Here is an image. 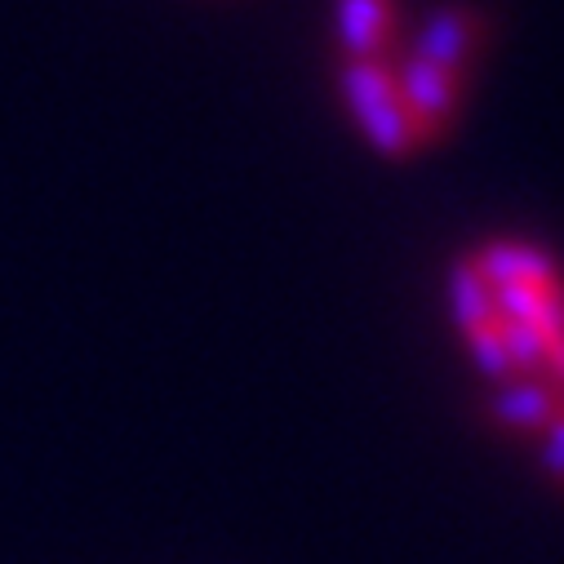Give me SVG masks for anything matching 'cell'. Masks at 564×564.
Segmentation results:
<instances>
[{
  "label": "cell",
  "instance_id": "6da1fadb",
  "mask_svg": "<svg viewBox=\"0 0 564 564\" xmlns=\"http://www.w3.org/2000/svg\"><path fill=\"white\" fill-rule=\"evenodd\" d=\"M445 316L489 417L564 480V258L533 231H480L445 262Z\"/></svg>",
  "mask_w": 564,
  "mask_h": 564
},
{
  "label": "cell",
  "instance_id": "7a4b0ae2",
  "mask_svg": "<svg viewBox=\"0 0 564 564\" xmlns=\"http://www.w3.org/2000/svg\"><path fill=\"white\" fill-rule=\"evenodd\" d=\"M489 54V14L445 0H329L334 94L351 133L391 165L432 156L458 129Z\"/></svg>",
  "mask_w": 564,
  "mask_h": 564
}]
</instances>
